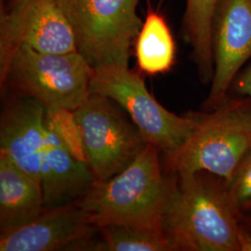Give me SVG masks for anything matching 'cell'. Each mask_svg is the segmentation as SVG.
Here are the masks:
<instances>
[{
    "mask_svg": "<svg viewBox=\"0 0 251 251\" xmlns=\"http://www.w3.org/2000/svg\"><path fill=\"white\" fill-rule=\"evenodd\" d=\"M207 172L178 176L163 232L171 251H251V234L238 224L225 181Z\"/></svg>",
    "mask_w": 251,
    "mask_h": 251,
    "instance_id": "6da1fadb",
    "label": "cell"
},
{
    "mask_svg": "<svg viewBox=\"0 0 251 251\" xmlns=\"http://www.w3.org/2000/svg\"><path fill=\"white\" fill-rule=\"evenodd\" d=\"M159 151L146 144L125 170L111 179L94 181L75 200L98 229L126 225L163 232L174 181L163 175Z\"/></svg>",
    "mask_w": 251,
    "mask_h": 251,
    "instance_id": "7a4b0ae2",
    "label": "cell"
},
{
    "mask_svg": "<svg viewBox=\"0 0 251 251\" xmlns=\"http://www.w3.org/2000/svg\"><path fill=\"white\" fill-rule=\"evenodd\" d=\"M206 115L186 143L169 158L178 176L207 172L228 181L251 149V99L225 100Z\"/></svg>",
    "mask_w": 251,
    "mask_h": 251,
    "instance_id": "3957f363",
    "label": "cell"
},
{
    "mask_svg": "<svg viewBox=\"0 0 251 251\" xmlns=\"http://www.w3.org/2000/svg\"><path fill=\"white\" fill-rule=\"evenodd\" d=\"M72 25L77 51L97 69L128 66L130 48L143 23L140 0H55Z\"/></svg>",
    "mask_w": 251,
    "mask_h": 251,
    "instance_id": "277c9868",
    "label": "cell"
},
{
    "mask_svg": "<svg viewBox=\"0 0 251 251\" xmlns=\"http://www.w3.org/2000/svg\"><path fill=\"white\" fill-rule=\"evenodd\" d=\"M90 92L119 104L144 141L156 146L168 159L186 143L198 124L196 115L180 117L162 106L147 90L144 78L128 66L94 69Z\"/></svg>",
    "mask_w": 251,
    "mask_h": 251,
    "instance_id": "5b68a950",
    "label": "cell"
},
{
    "mask_svg": "<svg viewBox=\"0 0 251 251\" xmlns=\"http://www.w3.org/2000/svg\"><path fill=\"white\" fill-rule=\"evenodd\" d=\"M94 68L79 52L49 54L21 46L1 86L9 84L46 110L74 112L90 97Z\"/></svg>",
    "mask_w": 251,
    "mask_h": 251,
    "instance_id": "8992f818",
    "label": "cell"
},
{
    "mask_svg": "<svg viewBox=\"0 0 251 251\" xmlns=\"http://www.w3.org/2000/svg\"><path fill=\"white\" fill-rule=\"evenodd\" d=\"M73 117L95 181L111 179L125 170L147 144L134 124L103 96L90 94Z\"/></svg>",
    "mask_w": 251,
    "mask_h": 251,
    "instance_id": "52a82bcc",
    "label": "cell"
},
{
    "mask_svg": "<svg viewBox=\"0 0 251 251\" xmlns=\"http://www.w3.org/2000/svg\"><path fill=\"white\" fill-rule=\"evenodd\" d=\"M21 46L42 53L78 52L72 25L55 0H13L1 13L0 81Z\"/></svg>",
    "mask_w": 251,
    "mask_h": 251,
    "instance_id": "ba28073f",
    "label": "cell"
},
{
    "mask_svg": "<svg viewBox=\"0 0 251 251\" xmlns=\"http://www.w3.org/2000/svg\"><path fill=\"white\" fill-rule=\"evenodd\" d=\"M212 36L214 73L206 110H213L227 99L230 86L251 58V0H220Z\"/></svg>",
    "mask_w": 251,
    "mask_h": 251,
    "instance_id": "9c48e42d",
    "label": "cell"
},
{
    "mask_svg": "<svg viewBox=\"0 0 251 251\" xmlns=\"http://www.w3.org/2000/svg\"><path fill=\"white\" fill-rule=\"evenodd\" d=\"M96 230L99 229L75 201L46 207L32 222L1 233L0 251H55L82 248Z\"/></svg>",
    "mask_w": 251,
    "mask_h": 251,
    "instance_id": "30bf717a",
    "label": "cell"
},
{
    "mask_svg": "<svg viewBox=\"0 0 251 251\" xmlns=\"http://www.w3.org/2000/svg\"><path fill=\"white\" fill-rule=\"evenodd\" d=\"M46 108L28 97L6 108L0 125V156L41 181Z\"/></svg>",
    "mask_w": 251,
    "mask_h": 251,
    "instance_id": "8fae6325",
    "label": "cell"
},
{
    "mask_svg": "<svg viewBox=\"0 0 251 251\" xmlns=\"http://www.w3.org/2000/svg\"><path fill=\"white\" fill-rule=\"evenodd\" d=\"M94 181L87 163L73 152L46 116V145L41 167L46 207L61 206L79 198Z\"/></svg>",
    "mask_w": 251,
    "mask_h": 251,
    "instance_id": "7c38bea8",
    "label": "cell"
},
{
    "mask_svg": "<svg viewBox=\"0 0 251 251\" xmlns=\"http://www.w3.org/2000/svg\"><path fill=\"white\" fill-rule=\"evenodd\" d=\"M46 209L42 183L0 156V231H12Z\"/></svg>",
    "mask_w": 251,
    "mask_h": 251,
    "instance_id": "4fadbf2b",
    "label": "cell"
},
{
    "mask_svg": "<svg viewBox=\"0 0 251 251\" xmlns=\"http://www.w3.org/2000/svg\"><path fill=\"white\" fill-rule=\"evenodd\" d=\"M135 55L141 72L148 75L168 73L175 63L176 43L165 17L149 8L135 40Z\"/></svg>",
    "mask_w": 251,
    "mask_h": 251,
    "instance_id": "5bb4252c",
    "label": "cell"
},
{
    "mask_svg": "<svg viewBox=\"0 0 251 251\" xmlns=\"http://www.w3.org/2000/svg\"><path fill=\"white\" fill-rule=\"evenodd\" d=\"M183 19L184 36L193 50L200 78L204 83L212 80L214 73L213 22L220 0H185Z\"/></svg>",
    "mask_w": 251,
    "mask_h": 251,
    "instance_id": "9a60e30c",
    "label": "cell"
},
{
    "mask_svg": "<svg viewBox=\"0 0 251 251\" xmlns=\"http://www.w3.org/2000/svg\"><path fill=\"white\" fill-rule=\"evenodd\" d=\"M99 230L102 241L94 251H171L163 232L126 225H109Z\"/></svg>",
    "mask_w": 251,
    "mask_h": 251,
    "instance_id": "2e32d148",
    "label": "cell"
},
{
    "mask_svg": "<svg viewBox=\"0 0 251 251\" xmlns=\"http://www.w3.org/2000/svg\"><path fill=\"white\" fill-rule=\"evenodd\" d=\"M225 186L228 201L237 216L251 213V149Z\"/></svg>",
    "mask_w": 251,
    "mask_h": 251,
    "instance_id": "e0dca14e",
    "label": "cell"
},
{
    "mask_svg": "<svg viewBox=\"0 0 251 251\" xmlns=\"http://www.w3.org/2000/svg\"><path fill=\"white\" fill-rule=\"evenodd\" d=\"M234 87L240 94L251 99V66L237 77Z\"/></svg>",
    "mask_w": 251,
    "mask_h": 251,
    "instance_id": "ac0fdd59",
    "label": "cell"
}]
</instances>
